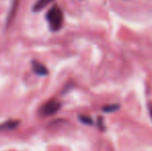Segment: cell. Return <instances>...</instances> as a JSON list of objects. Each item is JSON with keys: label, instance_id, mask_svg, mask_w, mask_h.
I'll list each match as a JSON object with an SVG mask.
<instances>
[{"label": "cell", "instance_id": "6da1fadb", "mask_svg": "<svg viewBox=\"0 0 152 151\" xmlns=\"http://www.w3.org/2000/svg\"><path fill=\"white\" fill-rule=\"evenodd\" d=\"M47 20L52 31H58L63 23V12L58 6H53L47 12Z\"/></svg>", "mask_w": 152, "mask_h": 151}, {"label": "cell", "instance_id": "7a4b0ae2", "mask_svg": "<svg viewBox=\"0 0 152 151\" xmlns=\"http://www.w3.org/2000/svg\"><path fill=\"white\" fill-rule=\"evenodd\" d=\"M61 107V104L57 101H50L46 103L40 109V114L42 116H51L56 114Z\"/></svg>", "mask_w": 152, "mask_h": 151}, {"label": "cell", "instance_id": "3957f363", "mask_svg": "<svg viewBox=\"0 0 152 151\" xmlns=\"http://www.w3.org/2000/svg\"><path fill=\"white\" fill-rule=\"evenodd\" d=\"M32 69H33L34 74L37 76H47L48 75V69L42 63L38 62V61H32Z\"/></svg>", "mask_w": 152, "mask_h": 151}, {"label": "cell", "instance_id": "277c9868", "mask_svg": "<svg viewBox=\"0 0 152 151\" xmlns=\"http://www.w3.org/2000/svg\"><path fill=\"white\" fill-rule=\"evenodd\" d=\"M20 124V121L18 120H10L7 122H4L0 124V131H5V129H14Z\"/></svg>", "mask_w": 152, "mask_h": 151}, {"label": "cell", "instance_id": "5b68a950", "mask_svg": "<svg viewBox=\"0 0 152 151\" xmlns=\"http://www.w3.org/2000/svg\"><path fill=\"white\" fill-rule=\"evenodd\" d=\"M53 0H38L33 6V10L34 12H39V10L44 9L49 3H51Z\"/></svg>", "mask_w": 152, "mask_h": 151}, {"label": "cell", "instance_id": "8992f818", "mask_svg": "<svg viewBox=\"0 0 152 151\" xmlns=\"http://www.w3.org/2000/svg\"><path fill=\"white\" fill-rule=\"evenodd\" d=\"M17 6H18V0H14L12 1V8H10V12H8V17H7V25H10L12 23V19H14V16L16 15V10H17Z\"/></svg>", "mask_w": 152, "mask_h": 151}, {"label": "cell", "instance_id": "52a82bcc", "mask_svg": "<svg viewBox=\"0 0 152 151\" xmlns=\"http://www.w3.org/2000/svg\"><path fill=\"white\" fill-rule=\"evenodd\" d=\"M120 108V106L119 105H108V106H106V107H104L102 108V110H104V112H115V111H117V110Z\"/></svg>", "mask_w": 152, "mask_h": 151}, {"label": "cell", "instance_id": "ba28073f", "mask_svg": "<svg viewBox=\"0 0 152 151\" xmlns=\"http://www.w3.org/2000/svg\"><path fill=\"white\" fill-rule=\"evenodd\" d=\"M80 120H81V122H83L84 124H92V119L90 118L89 116H86V115H81L80 117Z\"/></svg>", "mask_w": 152, "mask_h": 151}, {"label": "cell", "instance_id": "9c48e42d", "mask_svg": "<svg viewBox=\"0 0 152 151\" xmlns=\"http://www.w3.org/2000/svg\"><path fill=\"white\" fill-rule=\"evenodd\" d=\"M150 116H151V118H152V107H150Z\"/></svg>", "mask_w": 152, "mask_h": 151}]
</instances>
